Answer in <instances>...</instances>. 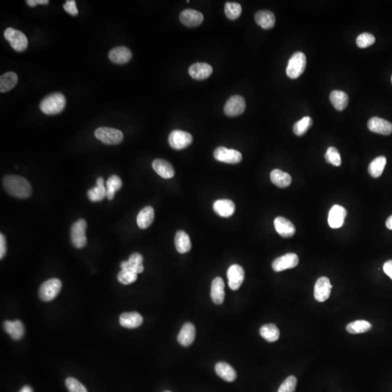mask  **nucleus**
<instances>
[{"mask_svg": "<svg viewBox=\"0 0 392 392\" xmlns=\"http://www.w3.org/2000/svg\"><path fill=\"white\" fill-rule=\"evenodd\" d=\"M122 186V181L120 177L116 175H112L109 177L106 182V197L108 199H114L116 191Z\"/></svg>", "mask_w": 392, "mask_h": 392, "instance_id": "36", "label": "nucleus"}, {"mask_svg": "<svg viewBox=\"0 0 392 392\" xmlns=\"http://www.w3.org/2000/svg\"><path fill=\"white\" fill-rule=\"evenodd\" d=\"M27 5L30 7H36L37 5H48V0H27Z\"/></svg>", "mask_w": 392, "mask_h": 392, "instance_id": "50", "label": "nucleus"}, {"mask_svg": "<svg viewBox=\"0 0 392 392\" xmlns=\"http://www.w3.org/2000/svg\"><path fill=\"white\" fill-rule=\"evenodd\" d=\"M3 186L10 195L16 198H27L32 195L30 183L20 176H6L3 180Z\"/></svg>", "mask_w": 392, "mask_h": 392, "instance_id": "1", "label": "nucleus"}, {"mask_svg": "<svg viewBox=\"0 0 392 392\" xmlns=\"http://www.w3.org/2000/svg\"><path fill=\"white\" fill-rule=\"evenodd\" d=\"M193 142V136L188 132L182 130H174L169 136V143L172 148L182 150L186 148Z\"/></svg>", "mask_w": 392, "mask_h": 392, "instance_id": "8", "label": "nucleus"}, {"mask_svg": "<svg viewBox=\"0 0 392 392\" xmlns=\"http://www.w3.org/2000/svg\"><path fill=\"white\" fill-rule=\"evenodd\" d=\"M89 199L93 202H98L104 199L106 197V187L104 185V180L103 177H99L97 180V186L90 189L87 192Z\"/></svg>", "mask_w": 392, "mask_h": 392, "instance_id": "29", "label": "nucleus"}, {"mask_svg": "<svg viewBox=\"0 0 392 392\" xmlns=\"http://www.w3.org/2000/svg\"><path fill=\"white\" fill-rule=\"evenodd\" d=\"M226 16L230 20H236L242 13V7L239 3H227L225 4Z\"/></svg>", "mask_w": 392, "mask_h": 392, "instance_id": "39", "label": "nucleus"}, {"mask_svg": "<svg viewBox=\"0 0 392 392\" xmlns=\"http://www.w3.org/2000/svg\"><path fill=\"white\" fill-rule=\"evenodd\" d=\"M214 156L216 160L227 164H238L243 159L241 153L234 149H228L225 147H219L214 151Z\"/></svg>", "mask_w": 392, "mask_h": 392, "instance_id": "9", "label": "nucleus"}, {"mask_svg": "<svg viewBox=\"0 0 392 392\" xmlns=\"http://www.w3.org/2000/svg\"><path fill=\"white\" fill-rule=\"evenodd\" d=\"M118 280L123 285L130 284L136 281L138 279V274L130 269H122L117 275Z\"/></svg>", "mask_w": 392, "mask_h": 392, "instance_id": "40", "label": "nucleus"}, {"mask_svg": "<svg viewBox=\"0 0 392 392\" xmlns=\"http://www.w3.org/2000/svg\"><path fill=\"white\" fill-rule=\"evenodd\" d=\"M255 22L262 29H272L275 26V16L270 11H258L255 15Z\"/></svg>", "mask_w": 392, "mask_h": 392, "instance_id": "26", "label": "nucleus"}, {"mask_svg": "<svg viewBox=\"0 0 392 392\" xmlns=\"http://www.w3.org/2000/svg\"><path fill=\"white\" fill-rule=\"evenodd\" d=\"M66 385L69 392H87L86 388L74 377H68Z\"/></svg>", "mask_w": 392, "mask_h": 392, "instance_id": "44", "label": "nucleus"}, {"mask_svg": "<svg viewBox=\"0 0 392 392\" xmlns=\"http://www.w3.org/2000/svg\"><path fill=\"white\" fill-rule=\"evenodd\" d=\"M196 338V327L191 322L184 324L180 333L177 336V341L182 346H189L193 343Z\"/></svg>", "mask_w": 392, "mask_h": 392, "instance_id": "20", "label": "nucleus"}, {"mask_svg": "<svg viewBox=\"0 0 392 392\" xmlns=\"http://www.w3.org/2000/svg\"><path fill=\"white\" fill-rule=\"evenodd\" d=\"M180 22L188 27H196L201 25L203 21L201 13L195 10L187 9L182 11L180 16Z\"/></svg>", "mask_w": 392, "mask_h": 392, "instance_id": "17", "label": "nucleus"}, {"mask_svg": "<svg viewBox=\"0 0 392 392\" xmlns=\"http://www.w3.org/2000/svg\"><path fill=\"white\" fill-rule=\"evenodd\" d=\"M385 225H386L387 228L392 230V215L387 219L386 222H385Z\"/></svg>", "mask_w": 392, "mask_h": 392, "instance_id": "51", "label": "nucleus"}, {"mask_svg": "<svg viewBox=\"0 0 392 392\" xmlns=\"http://www.w3.org/2000/svg\"><path fill=\"white\" fill-rule=\"evenodd\" d=\"M215 371L216 373L225 381L232 382L236 379V371L227 362H218L215 365Z\"/></svg>", "mask_w": 392, "mask_h": 392, "instance_id": "27", "label": "nucleus"}, {"mask_svg": "<svg viewBox=\"0 0 392 392\" xmlns=\"http://www.w3.org/2000/svg\"><path fill=\"white\" fill-rule=\"evenodd\" d=\"M64 10L71 15V16H76L79 14L78 9L77 8V3L75 0H68L64 5Z\"/></svg>", "mask_w": 392, "mask_h": 392, "instance_id": "46", "label": "nucleus"}, {"mask_svg": "<svg viewBox=\"0 0 392 392\" xmlns=\"http://www.w3.org/2000/svg\"><path fill=\"white\" fill-rule=\"evenodd\" d=\"M228 285L232 290L239 289L244 280V269L238 264H232L227 270Z\"/></svg>", "mask_w": 392, "mask_h": 392, "instance_id": "11", "label": "nucleus"}, {"mask_svg": "<svg viewBox=\"0 0 392 392\" xmlns=\"http://www.w3.org/2000/svg\"><path fill=\"white\" fill-rule=\"evenodd\" d=\"M17 74L14 72H7L0 77V92L7 93L14 89L18 83Z\"/></svg>", "mask_w": 392, "mask_h": 392, "instance_id": "33", "label": "nucleus"}, {"mask_svg": "<svg viewBox=\"0 0 392 392\" xmlns=\"http://www.w3.org/2000/svg\"><path fill=\"white\" fill-rule=\"evenodd\" d=\"M66 106L65 96L61 93L48 95L40 103L42 112L46 115H57L62 112Z\"/></svg>", "mask_w": 392, "mask_h": 392, "instance_id": "2", "label": "nucleus"}, {"mask_svg": "<svg viewBox=\"0 0 392 392\" xmlns=\"http://www.w3.org/2000/svg\"><path fill=\"white\" fill-rule=\"evenodd\" d=\"M306 66V56L301 52L295 53L288 61L286 74L290 79H297L304 73Z\"/></svg>", "mask_w": 392, "mask_h": 392, "instance_id": "3", "label": "nucleus"}, {"mask_svg": "<svg viewBox=\"0 0 392 392\" xmlns=\"http://www.w3.org/2000/svg\"><path fill=\"white\" fill-rule=\"evenodd\" d=\"M276 231L283 238H290L296 232V227L290 221L282 217H276L274 221Z\"/></svg>", "mask_w": 392, "mask_h": 392, "instance_id": "18", "label": "nucleus"}, {"mask_svg": "<svg viewBox=\"0 0 392 392\" xmlns=\"http://www.w3.org/2000/svg\"><path fill=\"white\" fill-rule=\"evenodd\" d=\"M154 217V209L151 206H146L139 213L137 217V224L140 228H148L152 225Z\"/></svg>", "mask_w": 392, "mask_h": 392, "instance_id": "28", "label": "nucleus"}, {"mask_svg": "<svg viewBox=\"0 0 392 392\" xmlns=\"http://www.w3.org/2000/svg\"><path fill=\"white\" fill-rule=\"evenodd\" d=\"M189 74L192 78L196 80H203L210 77L213 69L206 63H197L189 68Z\"/></svg>", "mask_w": 392, "mask_h": 392, "instance_id": "19", "label": "nucleus"}, {"mask_svg": "<svg viewBox=\"0 0 392 392\" xmlns=\"http://www.w3.org/2000/svg\"><path fill=\"white\" fill-rule=\"evenodd\" d=\"M298 264V257L297 255L293 253H289L280 256L274 260L272 262V269L275 272H282L285 269L293 268L296 267Z\"/></svg>", "mask_w": 392, "mask_h": 392, "instance_id": "13", "label": "nucleus"}, {"mask_svg": "<svg viewBox=\"0 0 392 392\" xmlns=\"http://www.w3.org/2000/svg\"><path fill=\"white\" fill-rule=\"evenodd\" d=\"M386 164V159L384 156H379L370 163L368 167L369 174L374 178H378L381 176Z\"/></svg>", "mask_w": 392, "mask_h": 392, "instance_id": "35", "label": "nucleus"}, {"mask_svg": "<svg viewBox=\"0 0 392 392\" xmlns=\"http://www.w3.org/2000/svg\"><path fill=\"white\" fill-rule=\"evenodd\" d=\"M153 169L159 176L164 179H170L174 176V169L170 163L164 159L154 160L152 164Z\"/></svg>", "mask_w": 392, "mask_h": 392, "instance_id": "22", "label": "nucleus"}, {"mask_svg": "<svg viewBox=\"0 0 392 392\" xmlns=\"http://www.w3.org/2000/svg\"><path fill=\"white\" fill-rule=\"evenodd\" d=\"M4 328L14 340L21 339L25 333V327L20 320L6 321Z\"/></svg>", "mask_w": 392, "mask_h": 392, "instance_id": "25", "label": "nucleus"}, {"mask_svg": "<svg viewBox=\"0 0 392 392\" xmlns=\"http://www.w3.org/2000/svg\"><path fill=\"white\" fill-rule=\"evenodd\" d=\"M347 211L339 205H334L328 214V224L331 228H339L343 225Z\"/></svg>", "mask_w": 392, "mask_h": 392, "instance_id": "14", "label": "nucleus"}, {"mask_svg": "<svg viewBox=\"0 0 392 392\" xmlns=\"http://www.w3.org/2000/svg\"><path fill=\"white\" fill-rule=\"evenodd\" d=\"M296 385H297V379L293 375H290L282 383L277 392H295Z\"/></svg>", "mask_w": 392, "mask_h": 392, "instance_id": "43", "label": "nucleus"}, {"mask_svg": "<svg viewBox=\"0 0 392 392\" xmlns=\"http://www.w3.org/2000/svg\"><path fill=\"white\" fill-rule=\"evenodd\" d=\"M128 260L134 263H137V264H143V257L139 253H134V254L131 255Z\"/></svg>", "mask_w": 392, "mask_h": 392, "instance_id": "48", "label": "nucleus"}, {"mask_svg": "<svg viewBox=\"0 0 392 392\" xmlns=\"http://www.w3.org/2000/svg\"><path fill=\"white\" fill-rule=\"evenodd\" d=\"M121 268L122 269H130L137 274L141 273L144 270V267L143 264H137V263L132 262L129 260L124 261L121 263Z\"/></svg>", "mask_w": 392, "mask_h": 392, "instance_id": "45", "label": "nucleus"}, {"mask_svg": "<svg viewBox=\"0 0 392 392\" xmlns=\"http://www.w3.org/2000/svg\"><path fill=\"white\" fill-rule=\"evenodd\" d=\"M4 36L16 51L23 52L28 48V39L21 31L10 27L5 31Z\"/></svg>", "mask_w": 392, "mask_h": 392, "instance_id": "7", "label": "nucleus"}, {"mask_svg": "<svg viewBox=\"0 0 392 392\" xmlns=\"http://www.w3.org/2000/svg\"><path fill=\"white\" fill-rule=\"evenodd\" d=\"M270 180L274 185L281 188L289 186L292 181L290 174L280 169H275L271 172Z\"/></svg>", "mask_w": 392, "mask_h": 392, "instance_id": "31", "label": "nucleus"}, {"mask_svg": "<svg viewBox=\"0 0 392 392\" xmlns=\"http://www.w3.org/2000/svg\"><path fill=\"white\" fill-rule=\"evenodd\" d=\"M367 127L371 132L380 135H389L392 133V124L378 117L371 118L367 122Z\"/></svg>", "mask_w": 392, "mask_h": 392, "instance_id": "15", "label": "nucleus"}, {"mask_svg": "<svg viewBox=\"0 0 392 392\" xmlns=\"http://www.w3.org/2000/svg\"><path fill=\"white\" fill-rule=\"evenodd\" d=\"M246 109V101L240 95H233L229 98L224 107V111L227 116H237L243 114Z\"/></svg>", "mask_w": 392, "mask_h": 392, "instance_id": "10", "label": "nucleus"}, {"mask_svg": "<svg viewBox=\"0 0 392 392\" xmlns=\"http://www.w3.org/2000/svg\"><path fill=\"white\" fill-rule=\"evenodd\" d=\"M383 271L392 280V260L387 261L383 264Z\"/></svg>", "mask_w": 392, "mask_h": 392, "instance_id": "49", "label": "nucleus"}, {"mask_svg": "<svg viewBox=\"0 0 392 392\" xmlns=\"http://www.w3.org/2000/svg\"><path fill=\"white\" fill-rule=\"evenodd\" d=\"M391 82H392V77H391Z\"/></svg>", "mask_w": 392, "mask_h": 392, "instance_id": "54", "label": "nucleus"}, {"mask_svg": "<svg viewBox=\"0 0 392 392\" xmlns=\"http://www.w3.org/2000/svg\"><path fill=\"white\" fill-rule=\"evenodd\" d=\"M176 249L180 254H185L191 249V241L188 234L183 230L177 231L174 238Z\"/></svg>", "mask_w": 392, "mask_h": 392, "instance_id": "30", "label": "nucleus"}, {"mask_svg": "<svg viewBox=\"0 0 392 392\" xmlns=\"http://www.w3.org/2000/svg\"><path fill=\"white\" fill-rule=\"evenodd\" d=\"M19 392H33V390L29 385H25V386L23 387L22 390Z\"/></svg>", "mask_w": 392, "mask_h": 392, "instance_id": "52", "label": "nucleus"}, {"mask_svg": "<svg viewBox=\"0 0 392 392\" xmlns=\"http://www.w3.org/2000/svg\"><path fill=\"white\" fill-rule=\"evenodd\" d=\"M312 119L309 116L303 118L301 120L298 121L293 126V132L297 136H301L306 133L312 125Z\"/></svg>", "mask_w": 392, "mask_h": 392, "instance_id": "38", "label": "nucleus"}, {"mask_svg": "<svg viewBox=\"0 0 392 392\" xmlns=\"http://www.w3.org/2000/svg\"><path fill=\"white\" fill-rule=\"evenodd\" d=\"M95 136L106 145H118L122 143L124 135L120 130L110 127H100L95 132Z\"/></svg>", "mask_w": 392, "mask_h": 392, "instance_id": "4", "label": "nucleus"}, {"mask_svg": "<svg viewBox=\"0 0 392 392\" xmlns=\"http://www.w3.org/2000/svg\"><path fill=\"white\" fill-rule=\"evenodd\" d=\"M165 392H171V391H165Z\"/></svg>", "mask_w": 392, "mask_h": 392, "instance_id": "53", "label": "nucleus"}, {"mask_svg": "<svg viewBox=\"0 0 392 392\" xmlns=\"http://www.w3.org/2000/svg\"><path fill=\"white\" fill-rule=\"evenodd\" d=\"M132 57V52L129 48L124 46L113 48L109 52V54L110 61L114 64H119V65L127 64L130 61Z\"/></svg>", "mask_w": 392, "mask_h": 392, "instance_id": "16", "label": "nucleus"}, {"mask_svg": "<svg viewBox=\"0 0 392 392\" xmlns=\"http://www.w3.org/2000/svg\"><path fill=\"white\" fill-rule=\"evenodd\" d=\"M375 42V37L369 33H363L359 35L356 40V45L359 48H368L373 45Z\"/></svg>", "mask_w": 392, "mask_h": 392, "instance_id": "42", "label": "nucleus"}, {"mask_svg": "<svg viewBox=\"0 0 392 392\" xmlns=\"http://www.w3.org/2000/svg\"><path fill=\"white\" fill-rule=\"evenodd\" d=\"M87 222L85 219H79L74 222L71 228V240L73 246L77 248H84L87 244Z\"/></svg>", "mask_w": 392, "mask_h": 392, "instance_id": "5", "label": "nucleus"}, {"mask_svg": "<svg viewBox=\"0 0 392 392\" xmlns=\"http://www.w3.org/2000/svg\"><path fill=\"white\" fill-rule=\"evenodd\" d=\"M214 211L222 217H230L235 210V203L230 200H217L213 205Z\"/></svg>", "mask_w": 392, "mask_h": 392, "instance_id": "23", "label": "nucleus"}, {"mask_svg": "<svg viewBox=\"0 0 392 392\" xmlns=\"http://www.w3.org/2000/svg\"><path fill=\"white\" fill-rule=\"evenodd\" d=\"M143 318L138 312L123 313L119 317L121 325L127 328H136L142 325Z\"/></svg>", "mask_w": 392, "mask_h": 392, "instance_id": "24", "label": "nucleus"}, {"mask_svg": "<svg viewBox=\"0 0 392 392\" xmlns=\"http://www.w3.org/2000/svg\"><path fill=\"white\" fill-rule=\"evenodd\" d=\"M261 336L268 342H275L279 339L280 330L275 324H266L261 327Z\"/></svg>", "mask_w": 392, "mask_h": 392, "instance_id": "34", "label": "nucleus"}, {"mask_svg": "<svg viewBox=\"0 0 392 392\" xmlns=\"http://www.w3.org/2000/svg\"><path fill=\"white\" fill-rule=\"evenodd\" d=\"M62 288V283L57 278L44 282L39 290V296L44 301H51L58 296Z\"/></svg>", "mask_w": 392, "mask_h": 392, "instance_id": "6", "label": "nucleus"}, {"mask_svg": "<svg viewBox=\"0 0 392 392\" xmlns=\"http://www.w3.org/2000/svg\"><path fill=\"white\" fill-rule=\"evenodd\" d=\"M225 283L222 277H217L213 280L211 287V297L214 304H221L225 299Z\"/></svg>", "mask_w": 392, "mask_h": 392, "instance_id": "21", "label": "nucleus"}, {"mask_svg": "<svg viewBox=\"0 0 392 392\" xmlns=\"http://www.w3.org/2000/svg\"><path fill=\"white\" fill-rule=\"evenodd\" d=\"M372 325L366 320H356L348 324L346 330L349 333L358 334L365 333L370 330Z\"/></svg>", "mask_w": 392, "mask_h": 392, "instance_id": "37", "label": "nucleus"}, {"mask_svg": "<svg viewBox=\"0 0 392 392\" xmlns=\"http://www.w3.org/2000/svg\"><path fill=\"white\" fill-rule=\"evenodd\" d=\"M332 285L327 277H319L314 285V298L319 302H324L330 297Z\"/></svg>", "mask_w": 392, "mask_h": 392, "instance_id": "12", "label": "nucleus"}, {"mask_svg": "<svg viewBox=\"0 0 392 392\" xmlns=\"http://www.w3.org/2000/svg\"><path fill=\"white\" fill-rule=\"evenodd\" d=\"M7 253V240L3 233L0 234V258L3 259Z\"/></svg>", "mask_w": 392, "mask_h": 392, "instance_id": "47", "label": "nucleus"}, {"mask_svg": "<svg viewBox=\"0 0 392 392\" xmlns=\"http://www.w3.org/2000/svg\"><path fill=\"white\" fill-rule=\"evenodd\" d=\"M325 158L327 162L333 164L335 167H339L341 164V159L340 153L338 150L333 147H330L327 148L326 153L325 154Z\"/></svg>", "mask_w": 392, "mask_h": 392, "instance_id": "41", "label": "nucleus"}, {"mask_svg": "<svg viewBox=\"0 0 392 392\" xmlns=\"http://www.w3.org/2000/svg\"><path fill=\"white\" fill-rule=\"evenodd\" d=\"M330 100L332 105L338 111H343L348 104V97L344 92L340 90H333L330 95Z\"/></svg>", "mask_w": 392, "mask_h": 392, "instance_id": "32", "label": "nucleus"}]
</instances>
